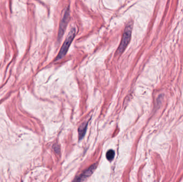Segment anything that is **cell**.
Segmentation results:
<instances>
[{
    "instance_id": "1",
    "label": "cell",
    "mask_w": 183,
    "mask_h": 182,
    "mask_svg": "<svg viewBox=\"0 0 183 182\" xmlns=\"http://www.w3.org/2000/svg\"><path fill=\"white\" fill-rule=\"evenodd\" d=\"M76 31V30L74 27H72L71 29L70 32H69L67 34V38L62 46V48L58 54L57 57L55 59V61H59L62 59L65 56V54H67L71 44L72 42L73 41L74 38L75 37Z\"/></svg>"
},
{
    "instance_id": "2",
    "label": "cell",
    "mask_w": 183,
    "mask_h": 182,
    "mask_svg": "<svg viewBox=\"0 0 183 182\" xmlns=\"http://www.w3.org/2000/svg\"><path fill=\"white\" fill-rule=\"evenodd\" d=\"M132 23L130 22L125 26L124 31L122 36V41L117 50V53L119 54H122L125 50V49L128 45L131 38L132 31Z\"/></svg>"
},
{
    "instance_id": "3",
    "label": "cell",
    "mask_w": 183,
    "mask_h": 182,
    "mask_svg": "<svg viewBox=\"0 0 183 182\" xmlns=\"http://www.w3.org/2000/svg\"><path fill=\"white\" fill-rule=\"evenodd\" d=\"M70 19V9L69 7L67 8L64 11L63 16L61 19L60 24L58 33V40H60L64 35V32L67 28L68 22Z\"/></svg>"
},
{
    "instance_id": "4",
    "label": "cell",
    "mask_w": 183,
    "mask_h": 182,
    "mask_svg": "<svg viewBox=\"0 0 183 182\" xmlns=\"http://www.w3.org/2000/svg\"><path fill=\"white\" fill-rule=\"evenodd\" d=\"M96 163L93 164V165L90 166L88 169L85 170L83 173L80 174V175L76 177L72 182H81L83 181L93 174L94 170L96 169Z\"/></svg>"
},
{
    "instance_id": "5",
    "label": "cell",
    "mask_w": 183,
    "mask_h": 182,
    "mask_svg": "<svg viewBox=\"0 0 183 182\" xmlns=\"http://www.w3.org/2000/svg\"><path fill=\"white\" fill-rule=\"evenodd\" d=\"M88 125V122H84L80 125V127L78 128V134H79V139L81 140L84 137L86 132L87 127Z\"/></svg>"
},
{
    "instance_id": "6",
    "label": "cell",
    "mask_w": 183,
    "mask_h": 182,
    "mask_svg": "<svg viewBox=\"0 0 183 182\" xmlns=\"http://www.w3.org/2000/svg\"><path fill=\"white\" fill-rule=\"evenodd\" d=\"M115 154V153L114 151L112 150L108 151V152L106 153V158H107V160H109L110 161H112L114 158Z\"/></svg>"
},
{
    "instance_id": "7",
    "label": "cell",
    "mask_w": 183,
    "mask_h": 182,
    "mask_svg": "<svg viewBox=\"0 0 183 182\" xmlns=\"http://www.w3.org/2000/svg\"><path fill=\"white\" fill-rule=\"evenodd\" d=\"M54 149L55 151L56 152V153H59V152H60V148L57 146H56V147L55 146H54Z\"/></svg>"
}]
</instances>
